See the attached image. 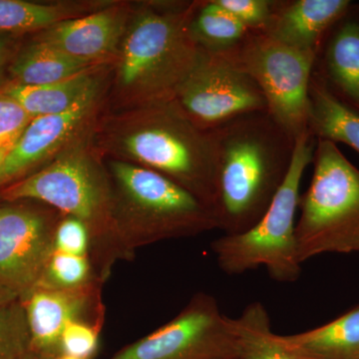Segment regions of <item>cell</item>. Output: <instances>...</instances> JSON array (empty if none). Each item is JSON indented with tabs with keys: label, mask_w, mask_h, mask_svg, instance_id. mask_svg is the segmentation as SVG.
I'll return each mask as SVG.
<instances>
[{
	"label": "cell",
	"mask_w": 359,
	"mask_h": 359,
	"mask_svg": "<svg viewBox=\"0 0 359 359\" xmlns=\"http://www.w3.org/2000/svg\"><path fill=\"white\" fill-rule=\"evenodd\" d=\"M93 140L106 159L157 172L214 212V133L191 121L174 101L119 112L105 110L94 130Z\"/></svg>",
	"instance_id": "cell-1"
},
{
	"label": "cell",
	"mask_w": 359,
	"mask_h": 359,
	"mask_svg": "<svg viewBox=\"0 0 359 359\" xmlns=\"http://www.w3.org/2000/svg\"><path fill=\"white\" fill-rule=\"evenodd\" d=\"M196 1L135 2L111 66L106 111L172 102L199 54L190 32Z\"/></svg>",
	"instance_id": "cell-2"
},
{
	"label": "cell",
	"mask_w": 359,
	"mask_h": 359,
	"mask_svg": "<svg viewBox=\"0 0 359 359\" xmlns=\"http://www.w3.org/2000/svg\"><path fill=\"white\" fill-rule=\"evenodd\" d=\"M218 230L237 235L264 216L289 174L295 141L269 112L245 114L212 130Z\"/></svg>",
	"instance_id": "cell-3"
},
{
	"label": "cell",
	"mask_w": 359,
	"mask_h": 359,
	"mask_svg": "<svg viewBox=\"0 0 359 359\" xmlns=\"http://www.w3.org/2000/svg\"><path fill=\"white\" fill-rule=\"evenodd\" d=\"M93 134L78 139L39 171L1 189L0 202L35 201L82 222L89 231L90 259L105 283L115 264L132 261L135 252L116 228L110 176Z\"/></svg>",
	"instance_id": "cell-4"
},
{
	"label": "cell",
	"mask_w": 359,
	"mask_h": 359,
	"mask_svg": "<svg viewBox=\"0 0 359 359\" xmlns=\"http://www.w3.org/2000/svg\"><path fill=\"white\" fill-rule=\"evenodd\" d=\"M105 161L116 228L132 252L163 241L218 230L214 212L171 180L124 161Z\"/></svg>",
	"instance_id": "cell-5"
},
{
	"label": "cell",
	"mask_w": 359,
	"mask_h": 359,
	"mask_svg": "<svg viewBox=\"0 0 359 359\" xmlns=\"http://www.w3.org/2000/svg\"><path fill=\"white\" fill-rule=\"evenodd\" d=\"M316 141L309 131L297 139L285 183L255 226L237 235H223L212 243V254L224 273L243 275L264 266L276 282L299 280L302 264L297 257L295 218L302 177L313 163Z\"/></svg>",
	"instance_id": "cell-6"
},
{
	"label": "cell",
	"mask_w": 359,
	"mask_h": 359,
	"mask_svg": "<svg viewBox=\"0 0 359 359\" xmlns=\"http://www.w3.org/2000/svg\"><path fill=\"white\" fill-rule=\"evenodd\" d=\"M313 164L295 226L302 264L323 254L359 252V169L327 140L316 141Z\"/></svg>",
	"instance_id": "cell-7"
},
{
	"label": "cell",
	"mask_w": 359,
	"mask_h": 359,
	"mask_svg": "<svg viewBox=\"0 0 359 359\" xmlns=\"http://www.w3.org/2000/svg\"><path fill=\"white\" fill-rule=\"evenodd\" d=\"M221 55L252 78L266 98L269 114L294 140L309 132V91L316 55L252 32L237 48Z\"/></svg>",
	"instance_id": "cell-8"
},
{
	"label": "cell",
	"mask_w": 359,
	"mask_h": 359,
	"mask_svg": "<svg viewBox=\"0 0 359 359\" xmlns=\"http://www.w3.org/2000/svg\"><path fill=\"white\" fill-rule=\"evenodd\" d=\"M110 359H237L233 318L214 297L198 292L173 320Z\"/></svg>",
	"instance_id": "cell-9"
},
{
	"label": "cell",
	"mask_w": 359,
	"mask_h": 359,
	"mask_svg": "<svg viewBox=\"0 0 359 359\" xmlns=\"http://www.w3.org/2000/svg\"><path fill=\"white\" fill-rule=\"evenodd\" d=\"M174 102L191 121L209 131L242 115L268 112L263 92L250 75L226 56L200 48Z\"/></svg>",
	"instance_id": "cell-10"
},
{
	"label": "cell",
	"mask_w": 359,
	"mask_h": 359,
	"mask_svg": "<svg viewBox=\"0 0 359 359\" xmlns=\"http://www.w3.org/2000/svg\"><path fill=\"white\" fill-rule=\"evenodd\" d=\"M60 212L35 201L1 202L0 287L20 297L39 285L55 252Z\"/></svg>",
	"instance_id": "cell-11"
},
{
	"label": "cell",
	"mask_w": 359,
	"mask_h": 359,
	"mask_svg": "<svg viewBox=\"0 0 359 359\" xmlns=\"http://www.w3.org/2000/svg\"><path fill=\"white\" fill-rule=\"evenodd\" d=\"M107 91L67 112L33 118L0 169V190L39 171L71 144L93 132L105 112Z\"/></svg>",
	"instance_id": "cell-12"
},
{
	"label": "cell",
	"mask_w": 359,
	"mask_h": 359,
	"mask_svg": "<svg viewBox=\"0 0 359 359\" xmlns=\"http://www.w3.org/2000/svg\"><path fill=\"white\" fill-rule=\"evenodd\" d=\"M103 285L94 283L68 290L35 287L20 297L29 330L32 351L54 359L61 354V334L67 325L75 321L104 325Z\"/></svg>",
	"instance_id": "cell-13"
},
{
	"label": "cell",
	"mask_w": 359,
	"mask_h": 359,
	"mask_svg": "<svg viewBox=\"0 0 359 359\" xmlns=\"http://www.w3.org/2000/svg\"><path fill=\"white\" fill-rule=\"evenodd\" d=\"M133 8L132 2L111 0L94 13L61 21L30 36L72 57L113 65Z\"/></svg>",
	"instance_id": "cell-14"
},
{
	"label": "cell",
	"mask_w": 359,
	"mask_h": 359,
	"mask_svg": "<svg viewBox=\"0 0 359 359\" xmlns=\"http://www.w3.org/2000/svg\"><path fill=\"white\" fill-rule=\"evenodd\" d=\"M351 4V0H273V13L263 33L318 56L327 33Z\"/></svg>",
	"instance_id": "cell-15"
},
{
	"label": "cell",
	"mask_w": 359,
	"mask_h": 359,
	"mask_svg": "<svg viewBox=\"0 0 359 359\" xmlns=\"http://www.w3.org/2000/svg\"><path fill=\"white\" fill-rule=\"evenodd\" d=\"M313 71L335 97L359 112V4L353 2L327 33Z\"/></svg>",
	"instance_id": "cell-16"
},
{
	"label": "cell",
	"mask_w": 359,
	"mask_h": 359,
	"mask_svg": "<svg viewBox=\"0 0 359 359\" xmlns=\"http://www.w3.org/2000/svg\"><path fill=\"white\" fill-rule=\"evenodd\" d=\"M111 66H96L62 81L42 86L8 84L1 91L18 101L32 118L61 114L107 91Z\"/></svg>",
	"instance_id": "cell-17"
},
{
	"label": "cell",
	"mask_w": 359,
	"mask_h": 359,
	"mask_svg": "<svg viewBox=\"0 0 359 359\" xmlns=\"http://www.w3.org/2000/svg\"><path fill=\"white\" fill-rule=\"evenodd\" d=\"M111 0H61L39 2L0 0V32L18 36L36 34L61 21L86 15Z\"/></svg>",
	"instance_id": "cell-18"
},
{
	"label": "cell",
	"mask_w": 359,
	"mask_h": 359,
	"mask_svg": "<svg viewBox=\"0 0 359 359\" xmlns=\"http://www.w3.org/2000/svg\"><path fill=\"white\" fill-rule=\"evenodd\" d=\"M100 65H105L72 57L30 36L25 39L14 57L9 69V84L42 86L56 83Z\"/></svg>",
	"instance_id": "cell-19"
},
{
	"label": "cell",
	"mask_w": 359,
	"mask_h": 359,
	"mask_svg": "<svg viewBox=\"0 0 359 359\" xmlns=\"http://www.w3.org/2000/svg\"><path fill=\"white\" fill-rule=\"evenodd\" d=\"M309 99V133L316 140L346 144L359 153V112L335 97L314 71Z\"/></svg>",
	"instance_id": "cell-20"
},
{
	"label": "cell",
	"mask_w": 359,
	"mask_h": 359,
	"mask_svg": "<svg viewBox=\"0 0 359 359\" xmlns=\"http://www.w3.org/2000/svg\"><path fill=\"white\" fill-rule=\"evenodd\" d=\"M280 339L309 359H359V306L327 325Z\"/></svg>",
	"instance_id": "cell-21"
},
{
	"label": "cell",
	"mask_w": 359,
	"mask_h": 359,
	"mask_svg": "<svg viewBox=\"0 0 359 359\" xmlns=\"http://www.w3.org/2000/svg\"><path fill=\"white\" fill-rule=\"evenodd\" d=\"M237 359H309L283 344L271 330V318L262 302H255L233 318Z\"/></svg>",
	"instance_id": "cell-22"
},
{
	"label": "cell",
	"mask_w": 359,
	"mask_h": 359,
	"mask_svg": "<svg viewBox=\"0 0 359 359\" xmlns=\"http://www.w3.org/2000/svg\"><path fill=\"white\" fill-rule=\"evenodd\" d=\"M190 32L194 41L202 50L226 54L237 48L250 30L219 6L217 0H196Z\"/></svg>",
	"instance_id": "cell-23"
},
{
	"label": "cell",
	"mask_w": 359,
	"mask_h": 359,
	"mask_svg": "<svg viewBox=\"0 0 359 359\" xmlns=\"http://www.w3.org/2000/svg\"><path fill=\"white\" fill-rule=\"evenodd\" d=\"M94 283H102L88 256L55 252L45 266L43 273L36 287L47 289H77Z\"/></svg>",
	"instance_id": "cell-24"
},
{
	"label": "cell",
	"mask_w": 359,
	"mask_h": 359,
	"mask_svg": "<svg viewBox=\"0 0 359 359\" xmlns=\"http://www.w3.org/2000/svg\"><path fill=\"white\" fill-rule=\"evenodd\" d=\"M30 351L25 309L16 299L0 306V359H25Z\"/></svg>",
	"instance_id": "cell-25"
},
{
	"label": "cell",
	"mask_w": 359,
	"mask_h": 359,
	"mask_svg": "<svg viewBox=\"0 0 359 359\" xmlns=\"http://www.w3.org/2000/svg\"><path fill=\"white\" fill-rule=\"evenodd\" d=\"M32 119L18 101L0 91V169Z\"/></svg>",
	"instance_id": "cell-26"
},
{
	"label": "cell",
	"mask_w": 359,
	"mask_h": 359,
	"mask_svg": "<svg viewBox=\"0 0 359 359\" xmlns=\"http://www.w3.org/2000/svg\"><path fill=\"white\" fill-rule=\"evenodd\" d=\"M103 325L89 321H75L63 330L60 353L81 359H91L98 351Z\"/></svg>",
	"instance_id": "cell-27"
},
{
	"label": "cell",
	"mask_w": 359,
	"mask_h": 359,
	"mask_svg": "<svg viewBox=\"0 0 359 359\" xmlns=\"http://www.w3.org/2000/svg\"><path fill=\"white\" fill-rule=\"evenodd\" d=\"M250 32H264L273 13V0H217Z\"/></svg>",
	"instance_id": "cell-28"
},
{
	"label": "cell",
	"mask_w": 359,
	"mask_h": 359,
	"mask_svg": "<svg viewBox=\"0 0 359 359\" xmlns=\"http://www.w3.org/2000/svg\"><path fill=\"white\" fill-rule=\"evenodd\" d=\"M55 249L65 254L89 257L90 236L86 226L74 217L61 215L56 228Z\"/></svg>",
	"instance_id": "cell-29"
},
{
	"label": "cell",
	"mask_w": 359,
	"mask_h": 359,
	"mask_svg": "<svg viewBox=\"0 0 359 359\" xmlns=\"http://www.w3.org/2000/svg\"><path fill=\"white\" fill-rule=\"evenodd\" d=\"M25 37L0 32V91L11 83L9 69Z\"/></svg>",
	"instance_id": "cell-30"
},
{
	"label": "cell",
	"mask_w": 359,
	"mask_h": 359,
	"mask_svg": "<svg viewBox=\"0 0 359 359\" xmlns=\"http://www.w3.org/2000/svg\"><path fill=\"white\" fill-rule=\"evenodd\" d=\"M16 299H18L16 295L0 287V306H4V304H8V302H13Z\"/></svg>",
	"instance_id": "cell-31"
},
{
	"label": "cell",
	"mask_w": 359,
	"mask_h": 359,
	"mask_svg": "<svg viewBox=\"0 0 359 359\" xmlns=\"http://www.w3.org/2000/svg\"><path fill=\"white\" fill-rule=\"evenodd\" d=\"M25 359H50L45 358V356L40 355V354H37L33 353V351H30L29 353L27 354V356Z\"/></svg>",
	"instance_id": "cell-32"
},
{
	"label": "cell",
	"mask_w": 359,
	"mask_h": 359,
	"mask_svg": "<svg viewBox=\"0 0 359 359\" xmlns=\"http://www.w3.org/2000/svg\"><path fill=\"white\" fill-rule=\"evenodd\" d=\"M54 359H81V358H74V356L66 355V354H60V355H58L57 358H55Z\"/></svg>",
	"instance_id": "cell-33"
},
{
	"label": "cell",
	"mask_w": 359,
	"mask_h": 359,
	"mask_svg": "<svg viewBox=\"0 0 359 359\" xmlns=\"http://www.w3.org/2000/svg\"><path fill=\"white\" fill-rule=\"evenodd\" d=\"M0 212H1V202H0Z\"/></svg>",
	"instance_id": "cell-34"
}]
</instances>
